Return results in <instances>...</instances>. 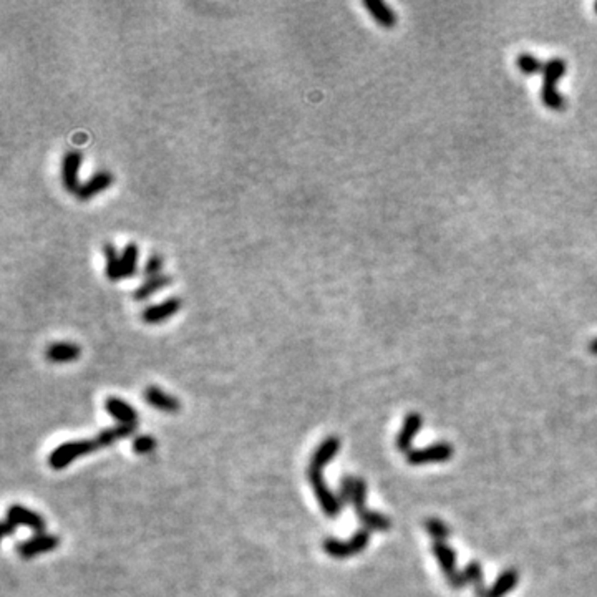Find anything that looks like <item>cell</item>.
Returning a JSON list of instances; mask_svg holds the SVG:
<instances>
[{"label": "cell", "mask_w": 597, "mask_h": 597, "mask_svg": "<svg viewBox=\"0 0 597 597\" xmlns=\"http://www.w3.org/2000/svg\"><path fill=\"white\" fill-rule=\"evenodd\" d=\"M365 498H367V483L362 478H357V486H355V495H353V508H355V513L360 519L362 524H364L365 529L369 531H389L391 528V521L386 516L377 513V511L367 509L365 506Z\"/></svg>", "instance_id": "cell-1"}, {"label": "cell", "mask_w": 597, "mask_h": 597, "mask_svg": "<svg viewBox=\"0 0 597 597\" xmlns=\"http://www.w3.org/2000/svg\"><path fill=\"white\" fill-rule=\"evenodd\" d=\"M322 470H324L322 466L312 465V463H310L307 468V480L310 486H312L315 498L319 500V504H321L324 513H326L329 518H336V516H338V513H341L342 503H341V500H338L337 496L329 490L327 483L324 481Z\"/></svg>", "instance_id": "cell-2"}, {"label": "cell", "mask_w": 597, "mask_h": 597, "mask_svg": "<svg viewBox=\"0 0 597 597\" xmlns=\"http://www.w3.org/2000/svg\"><path fill=\"white\" fill-rule=\"evenodd\" d=\"M97 450H100V447L95 438L80 442H66L50 453L49 465L50 468H54V470H64L71 461H75L76 458L90 455V453H95Z\"/></svg>", "instance_id": "cell-3"}, {"label": "cell", "mask_w": 597, "mask_h": 597, "mask_svg": "<svg viewBox=\"0 0 597 597\" xmlns=\"http://www.w3.org/2000/svg\"><path fill=\"white\" fill-rule=\"evenodd\" d=\"M20 524L28 526L37 534H45L47 523L44 519V516L35 513V511H32V509L23 508V506L20 504H13L8 508L7 518L2 524L4 536H11V534L16 533L17 526H20Z\"/></svg>", "instance_id": "cell-4"}, {"label": "cell", "mask_w": 597, "mask_h": 597, "mask_svg": "<svg viewBox=\"0 0 597 597\" xmlns=\"http://www.w3.org/2000/svg\"><path fill=\"white\" fill-rule=\"evenodd\" d=\"M370 531L369 529H358L348 541H338V539H326L324 541V551L336 560H347L355 556L369 546Z\"/></svg>", "instance_id": "cell-5"}, {"label": "cell", "mask_w": 597, "mask_h": 597, "mask_svg": "<svg viewBox=\"0 0 597 597\" xmlns=\"http://www.w3.org/2000/svg\"><path fill=\"white\" fill-rule=\"evenodd\" d=\"M453 453H455V450H453L450 443L442 442L427 448H417V450L408 451L407 461L413 466L428 465V463H443L453 458Z\"/></svg>", "instance_id": "cell-6"}, {"label": "cell", "mask_w": 597, "mask_h": 597, "mask_svg": "<svg viewBox=\"0 0 597 597\" xmlns=\"http://www.w3.org/2000/svg\"><path fill=\"white\" fill-rule=\"evenodd\" d=\"M82 161L83 155L78 150L66 151L64 158H61V184H64V188L69 193L76 194V191L82 186V183H80V166H82Z\"/></svg>", "instance_id": "cell-7"}, {"label": "cell", "mask_w": 597, "mask_h": 597, "mask_svg": "<svg viewBox=\"0 0 597 597\" xmlns=\"http://www.w3.org/2000/svg\"><path fill=\"white\" fill-rule=\"evenodd\" d=\"M59 544L60 539L54 536V534H37V536L18 544L17 552L22 560H32L38 554L54 551V549L59 548Z\"/></svg>", "instance_id": "cell-8"}, {"label": "cell", "mask_w": 597, "mask_h": 597, "mask_svg": "<svg viewBox=\"0 0 597 597\" xmlns=\"http://www.w3.org/2000/svg\"><path fill=\"white\" fill-rule=\"evenodd\" d=\"M181 305H183V302H181V299L178 297H170L163 300V302L151 304L141 312V321L145 324H150V326L166 322L170 317H173V315L179 312Z\"/></svg>", "instance_id": "cell-9"}, {"label": "cell", "mask_w": 597, "mask_h": 597, "mask_svg": "<svg viewBox=\"0 0 597 597\" xmlns=\"http://www.w3.org/2000/svg\"><path fill=\"white\" fill-rule=\"evenodd\" d=\"M473 586L475 587V592L480 597L485 596V586H483V567H481L480 562H470L465 567V571L458 572L455 581L450 582V587L453 589H461V587Z\"/></svg>", "instance_id": "cell-10"}, {"label": "cell", "mask_w": 597, "mask_h": 597, "mask_svg": "<svg viewBox=\"0 0 597 597\" xmlns=\"http://www.w3.org/2000/svg\"><path fill=\"white\" fill-rule=\"evenodd\" d=\"M422 425H423V420L418 413L407 415V418H405V422H403V427L402 430H400V433L396 435V440H395V447L398 448V451H403L405 455H407L408 451H412L413 440H415V437H417V433L420 432V428H422Z\"/></svg>", "instance_id": "cell-11"}, {"label": "cell", "mask_w": 597, "mask_h": 597, "mask_svg": "<svg viewBox=\"0 0 597 597\" xmlns=\"http://www.w3.org/2000/svg\"><path fill=\"white\" fill-rule=\"evenodd\" d=\"M113 184V175L110 171H98L95 173L88 181H85L80 186V189L76 191V198L80 201H88V199L95 198V196L103 193L105 189H108L110 186Z\"/></svg>", "instance_id": "cell-12"}, {"label": "cell", "mask_w": 597, "mask_h": 597, "mask_svg": "<svg viewBox=\"0 0 597 597\" xmlns=\"http://www.w3.org/2000/svg\"><path fill=\"white\" fill-rule=\"evenodd\" d=\"M80 353L82 348L73 342H54L47 347L45 358L52 364H70L80 357Z\"/></svg>", "instance_id": "cell-13"}, {"label": "cell", "mask_w": 597, "mask_h": 597, "mask_svg": "<svg viewBox=\"0 0 597 597\" xmlns=\"http://www.w3.org/2000/svg\"><path fill=\"white\" fill-rule=\"evenodd\" d=\"M145 400H146V403L151 405L153 408L161 410V412H165V413H176L181 407L176 396L166 394V391L161 390L160 386H155V385L148 386V389L145 390Z\"/></svg>", "instance_id": "cell-14"}, {"label": "cell", "mask_w": 597, "mask_h": 597, "mask_svg": "<svg viewBox=\"0 0 597 597\" xmlns=\"http://www.w3.org/2000/svg\"><path fill=\"white\" fill-rule=\"evenodd\" d=\"M433 554L437 557V561L440 562V567L445 574L448 584L455 581L458 576L456 571V552L448 546L447 543H435L433 544Z\"/></svg>", "instance_id": "cell-15"}, {"label": "cell", "mask_w": 597, "mask_h": 597, "mask_svg": "<svg viewBox=\"0 0 597 597\" xmlns=\"http://www.w3.org/2000/svg\"><path fill=\"white\" fill-rule=\"evenodd\" d=\"M105 408L107 412L112 415V417L117 420L119 425H136L138 423V415L136 410L128 405L123 400H119L118 396H110L105 402Z\"/></svg>", "instance_id": "cell-16"}, {"label": "cell", "mask_w": 597, "mask_h": 597, "mask_svg": "<svg viewBox=\"0 0 597 597\" xmlns=\"http://www.w3.org/2000/svg\"><path fill=\"white\" fill-rule=\"evenodd\" d=\"M518 582H519V572L513 569V567H509V569L501 572V574L498 576V579L495 581V584L486 589L483 597H504V596H508L509 592L513 591L516 586H518Z\"/></svg>", "instance_id": "cell-17"}, {"label": "cell", "mask_w": 597, "mask_h": 597, "mask_svg": "<svg viewBox=\"0 0 597 597\" xmlns=\"http://www.w3.org/2000/svg\"><path fill=\"white\" fill-rule=\"evenodd\" d=\"M364 7L369 11L372 17L375 18L377 23H380L382 27L391 28L396 23V16L395 12L391 11L390 6H386L382 0H365Z\"/></svg>", "instance_id": "cell-18"}, {"label": "cell", "mask_w": 597, "mask_h": 597, "mask_svg": "<svg viewBox=\"0 0 597 597\" xmlns=\"http://www.w3.org/2000/svg\"><path fill=\"white\" fill-rule=\"evenodd\" d=\"M338 450H341V440H338L337 437H329L319 445L317 450L314 451L312 458H310V463L326 468L327 463H331L333 458L337 456Z\"/></svg>", "instance_id": "cell-19"}, {"label": "cell", "mask_w": 597, "mask_h": 597, "mask_svg": "<svg viewBox=\"0 0 597 597\" xmlns=\"http://www.w3.org/2000/svg\"><path fill=\"white\" fill-rule=\"evenodd\" d=\"M170 283H171V277L166 276V274L148 277L145 283H143L140 288H138L135 292H133V299L138 300V302H141V300H146L148 297H151V295L160 292L161 289L168 288Z\"/></svg>", "instance_id": "cell-20"}, {"label": "cell", "mask_w": 597, "mask_h": 597, "mask_svg": "<svg viewBox=\"0 0 597 597\" xmlns=\"http://www.w3.org/2000/svg\"><path fill=\"white\" fill-rule=\"evenodd\" d=\"M103 254H105V274L110 280L117 283V280L123 279V271H122V254H118L117 247H114L112 242H107L103 246Z\"/></svg>", "instance_id": "cell-21"}, {"label": "cell", "mask_w": 597, "mask_h": 597, "mask_svg": "<svg viewBox=\"0 0 597 597\" xmlns=\"http://www.w3.org/2000/svg\"><path fill=\"white\" fill-rule=\"evenodd\" d=\"M566 71L567 64L565 59H560V57L549 59L546 64H544L543 69V85H554V87H557V82L566 75Z\"/></svg>", "instance_id": "cell-22"}, {"label": "cell", "mask_w": 597, "mask_h": 597, "mask_svg": "<svg viewBox=\"0 0 597 597\" xmlns=\"http://www.w3.org/2000/svg\"><path fill=\"white\" fill-rule=\"evenodd\" d=\"M541 100L549 110H554V112H565L567 107L565 95L557 90V87H554V85H543Z\"/></svg>", "instance_id": "cell-23"}, {"label": "cell", "mask_w": 597, "mask_h": 597, "mask_svg": "<svg viewBox=\"0 0 597 597\" xmlns=\"http://www.w3.org/2000/svg\"><path fill=\"white\" fill-rule=\"evenodd\" d=\"M138 256H140V249L135 242H130V244L125 246V249L122 251V271H123V279H128V277H133L138 271Z\"/></svg>", "instance_id": "cell-24"}, {"label": "cell", "mask_w": 597, "mask_h": 597, "mask_svg": "<svg viewBox=\"0 0 597 597\" xmlns=\"http://www.w3.org/2000/svg\"><path fill=\"white\" fill-rule=\"evenodd\" d=\"M516 65H518V69L521 70L524 75H536L544 69L543 61L539 60L538 57L529 54V52H523V54H519L518 59H516Z\"/></svg>", "instance_id": "cell-25"}, {"label": "cell", "mask_w": 597, "mask_h": 597, "mask_svg": "<svg viewBox=\"0 0 597 597\" xmlns=\"http://www.w3.org/2000/svg\"><path fill=\"white\" fill-rule=\"evenodd\" d=\"M425 529H427V533L435 539V543H445V539L450 538L451 534V529L448 528L442 519L437 518L427 519V521H425Z\"/></svg>", "instance_id": "cell-26"}, {"label": "cell", "mask_w": 597, "mask_h": 597, "mask_svg": "<svg viewBox=\"0 0 597 597\" xmlns=\"http://www.w3.org/2000/svg\"><path fill=\"white\" fill-rule=\"evenodd\" d=\"M355 486H357V478L353 476H343L341 481V493H338V500H341L342 504H352L353 495H355Z\"/></svg>", "instance_id": "cell-27"}, {"label": "cell", "mask_w": 597, "mask_h": 597, "mask_svg": "<svg viewBox=\"0 0 597 597\" xmlns=\"http://www.w3.org/2000/svg\"><path fill=\"white\" fill-rule=\"evenodd\" d=\"M156 448V440L151 437V435H140L133 440V451L136 455H150V453L155 451Z\"/></svg>", "instance_id": "cell-28"}, {"label": "cell", "mask_w": 597, "mask_h": 597, "mask_svg": "<svg viewBox=\"0 0 597 597\" xmlns=\"http://www.w3.org/2000/svg\"><path fill=\"white\" fill-rule=\"evenodd\" d=\"M163 264H165V261L160 254H151L150 257H148L145 269H143V272H145V276H146V279H148V277L161 276V271H163Z\"/></svg>", "instance_id": "cell-29"}, {"label": "cell", "mask_w": 597, "mask_h": 597, "mask_svg": "<svg viewBox=\"0 0 597 597\" xmlns=\"http://www.w3.org/2000/svg\"><path fill=\"white\" fill-rule=\"evenodd\" d=\"M589 352L592 355H597V338H594V341L589 343Z\"/></svg>", "instance_id": "cell-30"}, {"label": "cell", "mask_w": 597, "mask_h": 597, "mask_svg": "<svg viewBox=\"0 0 597 597\" xmlns=\"http://www.w3.org/2000/svg\"><path fill=\"white\" fill-rule=\"evenodd\" d=\"M594 11H596V12H597V2H596V4H594Z\"/></svg>", "instance_id": "cell-31"}]
</instances>
